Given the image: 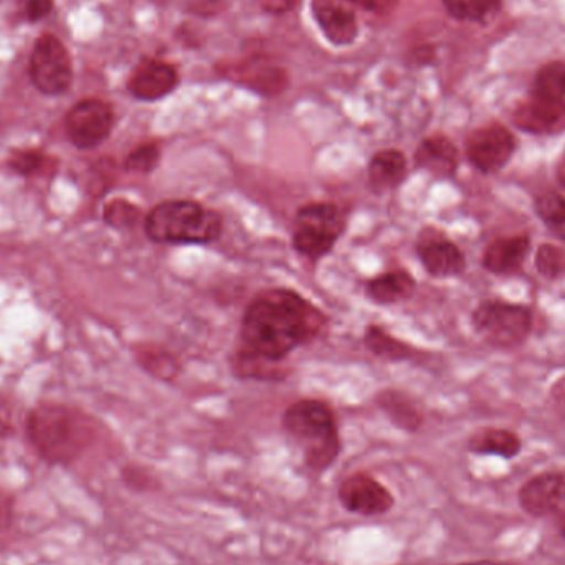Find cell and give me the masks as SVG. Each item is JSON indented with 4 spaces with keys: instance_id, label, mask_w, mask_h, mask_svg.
Here are the masks:
<instances>
[{
    "instance_id": "obj_9",
    "label": "cell",
    "mask_w": 565,
    "mask_h": 565,
    "mask_svg": "<svg viewBox=\"0 0 565 565\" xmlns=\"http://www.w3.org/2000/svg\"><path fill=\"white\" fill-rule=\"evenodd\" d=\"M113 128V109L102 99H85L73 106L66 118L70 139L76 148L102 145Z\"/></svg>"
},
{
    "instance_id": "obj_3",
    "label": "cell",
    "mask_w": 565,
    "mask_h": 565,
    "mask_svg": "<svg viewBox=\"0 0 565 565\" xmlns=\"http://www.w3.org/2000/svg\"><path fill=\"white\" fill-rule=\"evenodd\" d=\"M145 228L156 244L205 245L221 237L224 222L198 202L166 201L149 212Z\"/></svg>"
},
{
    "instance_id": "obj_18",
    "label": "cell",
    "mask_w": 565,
    "mask_h": 565,
    "mask_svg": "<svg viewBox=\"0 0 565 565\" xmlns=\"http://www.w3.org/2000/svg\"><path fill=\"white\" fill-rule=\"evenodd\" d=\"M367 175L372 191H392L407 178V159L397 149H384L369 162Z\"/></svg>"
},
{
    "instance_id": "obj_21",
    "label": "cell",
    "mask_w": 565,
    "mask_h": 565,
    "mask_svg": "<svg viewBox=\"0 0 565 565\" xmlns=\"http://www.w3.org/2000/svg\"><path fill=\"white\" fill-rule=\"evenodd\" d=\"M534 211L554 237L565 242V195L559 192H543L534 201Z\"/></svg>"
},
{
    "instance_id": "obj_17",
    "label": "cell",
    "mask_w": 565,
    "mask_h": 565,
    "mask_svg": "<svg viewBox=\"0 0 565 565\" xmlns=\"http://www.w3.org/2000/svg\"><path fill=\"white\" fill-rule=\"evenodd\" d=\"M415 164L434 178H454L460 164V152L447 136H430L415 151Z\"/></svg>"
},
{
    "instance_id": "obj_31",
    "label": "cell",
    "mask_w": 565,
    "mask_h": 565,
    "mask_svg": "<svg viewBox=\"0 0 565 565\" xmlns=\"http://www.w3.org/2000/svg\"><path fill=\"white\" fill-rule=\"evenodd\" d=\"M260 2L270 12H285L295 3V0H260Z\"/></svg>"
},
{
    "instance_id": "obj_23",
    "label": "cell",
    "mask_w": 565,
    "mask_h": 565,
    "mask_svg": "<svg viewBox=\"0 0 565 565\" xmlns=\"http://www.w3.org/2000/svg\"><path fill=\"white\" fill-rule=\"evenodd\" d=\"M534 95L565 102V62L550 63L541 70Z\"/></svg>"
},
{
    "instance_id": "obj_33",
    "label": "cell",
    "mask_w": 565,
    "mask_h": 565,
    "mask_svg": "<svg viewBox=\"0 0 565 565\" xmlns=\"http://www.w3.org/2000/svg\"><path fill=\"white\" fill-rule=\"evenodd\" d=\"M556 179L561 188L565 189V149L556 164Z\"/></svg>"
},
{
    "instance_id": "obj_14",
    "label": "cell",
    "mask_w": 565,
    "mask_h": 565,
    "mask_svg": "<svg viewBox=\"0 0 565 565\" xmlns=\"http://www.w3.org/2000/svg\"><path fill=\"white\" fill-rule=\"evenodd\" d=\"M178 82V73L171 65L158 60H148L132 73L129 79V92L142 102H156L169 95Z\"/></svg>"
},
{
    "instance_id": "obj_7",
    "label": "cell",
    "mask_w": 565,
    "mask_h": 565,
    "mask_svg": "<svg viewBox=\"0 0 565 565\" xmlns=\"http://www.w3.org/2000/svg\"><path fill=\"white\" fill-rule=\"evenodd\" d=\"M33 85L45 95H60L72 85V60L56 36L43 35L33 46L30 60Z\"/></svg>"
},
{
    "instance_id": "obj_10",
    "label": "cell",
    "mask_w": 565,
    "mask_h": 565,
    "mask_svg": "<svg viewBox=\"0 0 565 565\" xmlns=\"http://www.w3.org/2000/svg\"><path fill=\"white\" fill-rule=\"evenodd\" d=\"M338 498L349 513L361 516H379L394 507L391 491L364 473L354 475L342 481Z\"/></svg>"
},
{
    "instance_id": "obj_4",
    "label": "cell",
    "mask_w": 565,
    "mask_h": 565,
    "mask_svg": "<svg viewBox=\"0 0 565 565\" xmlns=\"http://www.w3.org/2000/svg\"><path fill=\"white\" fill-rule=\"evenodd\" d=\"M33 447L50 463H70L89 440V430L78 414L62 405H43L29 422Z\"/></svg>"
},
{
    "instance_id": "obj_32",
    "label": "cell",
    "mask_w": 565,
    "mask_h": 565,
    "mask_svg": "<svg viewBox=\"0 0 565 565\" xmlns=\"http://www.w3.org/2000/svg\"><path fill=\"white\" fill-rule=\"evenodd\" d=\"M10 431V412L6 405L0 404V440Z\"/></svg>"
},
{
    "instance_id": "obj_20",
    "label": "cell",
    "mask_w": 565,
    "mask_h": 565,
    "mask_svg": "<svg viewBox=\"0 0 565 565\" xmlns=\"http://www.w3.org/2000/svg\"><path fill=\"white\" fill-rule=\"evenodd\" d=\"M415 282L408 271L394 270L387 274L379 275L367 282V292L374 301L381 305H394V302L404 301L414 295Z\"/></svg>"
},
{
    "instance_id": "obj_1",
    "label": "cell",
    "mask_w": 565,
    "mask_h": 565,
    "mask_svg": "<svg viewBox=\"0 0 565 565\" xmlns=\"http://www.w3.org/2000/svg\"><path fill=\"white\" fill-rule=\"evenodd\" d=\"M326 316L292 289L274 288L255 296L242 319L237 365L247 377H271V367L299 345L315 341Z\"/></svg>"
},
{
    "instance_id": "obj_16",
    "label": "cell",
    "mask_w": 565,
    "mask_h": 565,
    "mask_svg": "<svg viewBox=\"0 0 565 565\" xmlns=\"http://www.w3.org/2000/svg\"><path fill=\"white\" fill-rule=\"evenodd\" d=\"M312 13L324 35L335 45H349L358 36L354 12L342 0H312Z\"/></svg>"
},
{
    "instance_id": "obj_15",
    "label": "cell",
    "mask_w": 565,
    "mask_h": 565,
    "mask_svg": "<svg viewBox=\"0 0 565 565\" xmlns=\"http://www.w3.org/2000/svg\"><path fill=\"white\" fill-rule=\"evenodd\" d=\"M531 238L526 234L497 238L483 255L484 270L493 275H513L523 268L530 257Z\"/></svg>"
},
{
    "instance_id": "obj_11",
    "label": "cell",
    "mask_w": 565,
    "mask_h": 565,
    "mask_svg": "<svg viewBox=\"0 0 565 565\" xmlns=\"http://www.w3.org/2000/svg\"><path fill=\"white\" fill-rule=\"evenodd\" d=\"M526 513L537 518H557L565 511V473H543L531 478L520 491Z\"/></svg>"
},
{
    "instance_id": "obj_24",
    "label": "cell",
    "mask_w": 565,
    "mask_h": 565,
    "mask_svg": "<svg viewBox=\"0 0 565 565\" xmlns=\"http://www.w3.org/2000/svg\"><path fill=\"white\" fill-rule=\"evenodd\" d=\"M537 274L546 280H557L565 275V248L559 245L544 244L537 248Z\"/></svg>"
},
{
    "instance_id": "obj_27",
    "label": "cell",
    "mask_w": 565,
    "mask_h": 565,
    "mask_svg": "<svg viewBox=\"0 0 565 565\" xmlns=\"http://www.w3.org/2000/svg\"><path fill=\"white\" fill-rule=\"evenodd\" d=\"M105 218L115 227H131L138 222L139 211L129 202L116 201L106 207Z\"/></svg>"
},
{
    "instance_id": "obj_25",
    "label": "cell",
    "mask_w": 565,
    "mask_h": 565,
    "mask_svg": "<svg viewBox=\"0 0 565 565\" xmlns=\"http://www.w3.org/2000/svg\"><path fill=\"white\" fill-rule=\"evenodd\" d=\"M451 15L463 20H481L497 9L500 0H444Z\"/></svg>"
},
{
    "instance_id": "obj_13",
    "label": "cell",
    "mask_w": 565,
    "mask_h": 565,
    "mask_svg": "<svg viewBox=\"0 0 565 565\" xmlns=\"http://www.w3.org/2000/svg\"><path fill=\"white\" fill-rule=\"evenodd\" d=\"M514 122L531 135H559L565 131V102L533 95V98L518 106Z\"/></svg>"
},
{
    "instance_id": "obj_19",
    "label": "cell",
    "mask_w": 565,
    "mask_h": 565,
    "mask_svg": "<svg viewBox=\"0 0 565 565\" xmlns=\"http://www.w3.org/2000/svg\"><path fill=\"white\" fill-rule=\"evenodd\" d=\"M471 454L493 455L504 460L518 457L523 448L520 435L507 428H483L470 438L468 444Z\"/></svg>"
},
{
    "instance_id": "obj_34",
    "label": "cell",
    "mask_w": 565,
    "mask_h": 565,
    "mask_svg": "<svg viewBox=\"0 0 565 565\" xmlns=\"http://www.w3.org/2000/svg\"><path fill=\"white\" fill-rule=\"evenodd\" d=\"M461 565H513L507 563H497V561H477V563H467Z\"/></svg>"
},
{
    "instance_id": "obj_12",
    "label": "cell",
    "mask_w": 565,
    "mask_h": 565,
    "mask_svg": "<svg viewBox=\"0 0 565 565\" xmlns=\"http://www.w3.org/2000/svg\"><path fill=\"white\" fill-rule=\"evenodd\" d=\"M417 254L427 274L434 278L458 277L467 268V258L461 248L437 231L422 235Z\"/></svg>"
},
{
    "instance_id": "obj_30",
    "label": "cell",
    "mask_w": 565,
    "mask_h": 565,
    "mask_svg": "<svg viewBox=\"0 0 565 565\" xmlns=\"http://www.w3.org/2000/svg\"><path fill=\"white\" fill-rule=\"evenodd\" d=\"M351 2L359 3L364 9L372 10V12H384L392 7L395 0H351Z\"/></svg>"
},
{
    "instance_id": "obj_28",
    "label": "cell",
    "mask_w": 565,
    "mask_h": 565,
    "mask_svg": "<svg viewBox=\"0 0 565 565\" xmlns=\"http://www.w3.org/2000/svg\"><path fill=\"white\" fill-rule=\"evenodd\" d=\"M53 0H22V12L26 20L35 22L49 15L52 10Z\"/></svg>"
},
{
    "instance_id": "obj_5",
    "label": "cell",
    "mask_w": 565,
    "mask_h": 565,
    "mask_svg": "<svg viewBox=\"0 0 565 565\" xmlns=\"http://www.w3.org/2000/svg\"><path fill=\"white\" fill-rule=\"evenodd\" d=\"M471 321L487 344L497 349H516L530 338L534 316L530 306L488 299L475 309Z\"/></svg>"
},
{
    "instance_id": "obj_22",
    "label": "cell",
    "mask_w": 565,
    "mask_h": 565,
    "mask_svg": "<svg viewBox=\"0 0 565 565\" xmlns=\"http://www.w3.org/2000/svg\"><path fill=\"white\" fill-rule=\"evenodd\" d=\"M365 344L375 355L392 359V361L411 358L412 352H414L412 348H408L398 339L392 338L379 326H369L367 331H365Z\"/></svg>"
},
{
    "instance_id": "obj_2",
    "label": "cell",
    "mask_w": 565,
    "mask_h": 565,
    "mask_svg": "<svg viewBox=\"0 0 565 565\" xmlns=\"http://www.w3.org/2000/svg\"><path fill=\"white\" fill-rule=\"evenodd\" d=\"M282 427L296 447L301 450L306 467L324 471L341 454L338 424L334 412L321 401L295 402L282 415Z\"/></svg>"
},
{
    "instance_id": "obj_26",
    "label": "cell",
    "mask_w": 565,
    "mask_h": 565,
    "mask_svg": "<svg viewBox=\"0 0 565 565\" xmlns=\"http://www.w3.org/2000/svg\"><path fill=\"white\" fill-rule=\"evenodd\" d=\"M159 158H161V149L158 145L149 142V145L139 146L128 156L126 169L131 172H139V174H148L158 166Z\"/></svg>"
},
{
    "instance_id": "obj_35",
    "label": "cell",
    "mask_w": 565,
    "mask_h": 565,
    "mask_svg": "<svg viewBox=\"0 0 565 565\" xmlns=\"http://www.w3.org/2000/svg\"><path fill=\"white\" fill-rule=\"evenodd\" d=\"M557 524H559L561 533H563V536L565 537V511L563 514H561L559 518H557Z\"/></svg>"
},
{
    "instance_id": "obj_6",
    "label": "cell",
    "mask_w": 565,
    "mask_h": 565,
    "mask_svg": "<svg viewBox=\"0 0 565 565\" xmlns=\"http://www.w3.org/2000/svg\"><path fill=\"white\" fill-rule=\"evenodd\" d=\"M344 228L341 212L331 202H312L299 209L292 227V245L298 254L316 262L334 248Z\"/></svg>"
},
{
    "instance_id": "obj_29",
    "label": "cell",
    "mask_w": 565,
    "mask_h": 565,
    "mask_svg": "<svg viewBox=\"0 0 565 565\" xmlns=\"http://www.w3.org/2000/svg\"><path fill=\"white\" fill-rule=\"evenodd\" d=\"M40 166H42V156L40 154H20L13 161V168L22 172L36 171V169H40Z\"/></svg>"
},
{
    "instance_id": "obj_8",
    "label": "cell",
    "mask_w": 565,
    "mask_h": 565,
    "mask_svg": "<svg viewBox=\"0 0 565 565\" xmlns=\"http://www.w3.org/2000/svg\"><path fill=\"white\" fill-rule=\"evenodd\" d=\"M516 152V139L501 125H488L471 132L467 139V158L481 174H494L507 168Z\"/></svg>"
}]
</instances>
